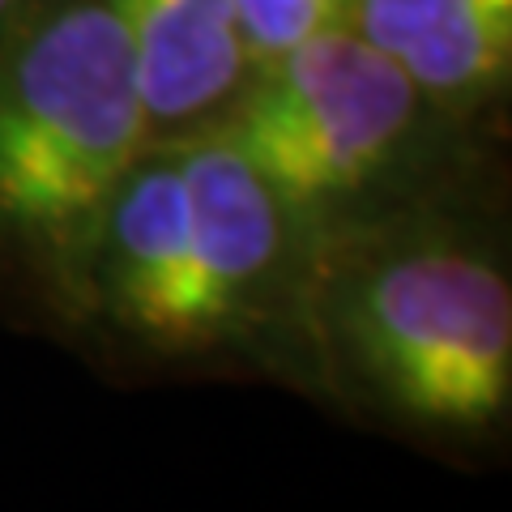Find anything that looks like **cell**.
I'll return each instance as SVG.
<instances>
[{
	"label": "cell",
	"instance_id": "cell-5",
	"mask_svg": "<svg viewBox=\"0 0 512 512\" xmlns=\"http://www.w3.org/2000/svg\"><path fill=\"white\" fill-rule=\"evenodd\" d=\"M69 291L137 346L201 355L188 282V192L171 141H150L111 188Z\"/></svg>",
	"mask_w": 512,
	"mask_h": 512
},
{
	"label": "cell",
	"instance_id": "cell-1",
	"mask_svg": "<svg viewBox=\"0 0 512 512\" xmlns=\"http://www.w3.org/2000/svg\"><path fill=\"white\" fill-rule=\"evenodd\" d=\"M303 359L397 431L491 440L512 410V278L500 244L427 205L325 235L303 308Z\"/></svg>",
	"mask_w": 512,
	"mask_h": 512
},
{
	"label": "cell",
	"instance_id": "cell-3",
	"mask_svg": "<svg viewBox=\"0 0 512 512\" xmlns=\"http://www.w3.org/2000/svg\"><path fill=\"white\" fill-rule=\"evenodd\" d=\"M431 116L402 64L338 22L256 64L218 128L320 244L372 218Z\"/></svg>",
	"mask_w": 512,
	"mask_h": 512
},
{
	"label": "cell",
	"instance_id": "cell-8",
	"mask_svg": "<svg viewBox=\"0 0 512 512\" xmlns=\"http://www.w3.org/2000/svg\"><path fill=\"white\" fill-rule=\"evenodd\" d=\"M461 5H470V0H355L346 22L389 60H397L414 39L440 26L444 18H453Z\"/></svg>",
	"mask_w": 512,
	"mask_h": 512
},
{
	"label": "cell",
	"instance_id": "cell-2",
	"mask_svg": "<svg viewBox=\"0 0 512 512\" xmlns=\"http://www.w3.org/2000/svg\"><path fill=\"white\" fill-rule=\"evenodd\" d=\"M107 0H35L0 26V248L73 282L94 218L150 150Z\"/></svg>",
	"mask_w": 512,
	"mask_h": 512
},
{
	"label": "cell",
	"instance_id": "cell-4",
	"mask_svg": "<svg viewBox=\"0 0 512 512\" xmlns=\"http://www.w3.org/2000/svg\"><path fill=\"white\" fill-rule=\"evenodd\" d=\"M171 150L188 192L197 346H256L278 333L303 342L316 235L286 210L218 124L175 137Z\"/></svg>",
	"mask_w": 512,
	"mask_h": 512
},
{
	"label": "cell",
	"instance_id": "cell-9",
	"mask_svg": "<svg viewBox=\"0 0 512 512\" xmlns=\"http://www.w3.org/2000/svg\"><path fill=\"white\" fill-rule=\"evenodd\" d=\"M18 5H22V0H0V26H5V22H9V13H13V9H18Z\"/></svg>",
	"mask_w": 512,
	"mask_h": 512
},
{
	"label": "cell",
	"instance_id": "cell-7",
	"mask_svg": "<svg viewBox=\"0 0 512 512\" xmlns=\"http://www.w3.org/2000/svg\"><path fill=\"white\" fill-rule=\"evenodd\" d=\"M231 5L256 69V64L282 56L286 47L312 39L316 30L346 22L355 0H231Z\"/></svg>",
	"mask_w": 512,
	"mask_h": 512
},
{
	"label": "cell",
	"instance_id": "cell-6",
	"mask_svg": "<svg viewBox=\"0 0 512 512\" xmlns=\"http://www.w3.org/2000/svg\"><path fill=\"white\" fill-rule=\"evenodd\" d=\"M137 69L154 141L218 124L252 77L231 0H107Z\"/></svg>",
	"mask_w": 512,
	"mask_h": 512
}]
</instances>
